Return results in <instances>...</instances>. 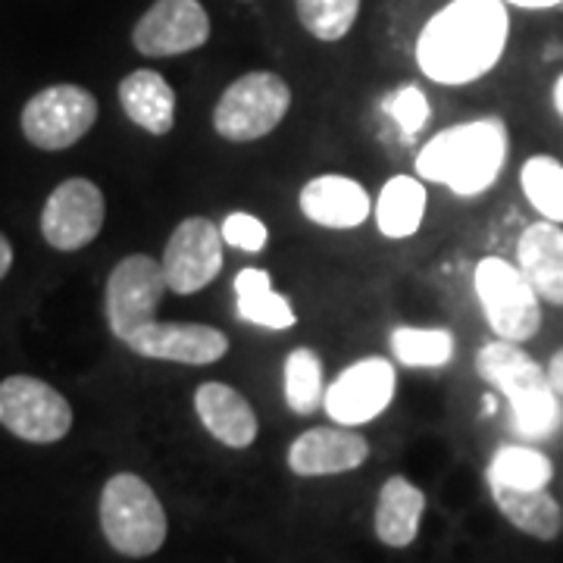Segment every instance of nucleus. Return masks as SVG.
Instances as JSON below:
<instances>
[{"label": "nucleus", "mask_w": 563, "mask_h": 563, "mask_svg": "<svg viewBox=\"0 0 563 563\" xmlns=\"http://www.w3.org/2000/svg\"><path fill=\"white\" fill-rule=\"evenodd\" d=\"M166 288L169 285H166V273H163L161 261H154L147 254L122 257L113 266V273L107 279V295H103L110 332L120 342H125L144 322L157 320V310H161Z\"/></svg>", "instance_id": "1a4fd4ad"}, {"label": "nucleus", "mask_w": 563, "mask_h": 563, "mask_svg": "<svg viewBox=\"0 0 563 563\" xmlns=\"http://www.w3.org/2000/svg\"><path fill=\"white\" fill-rule=\"evenodd\" d=\"M398 388L395 363L385 357H363L347 366L335 383L325 388V413L339 426H363L388 410Z\"/></svg>", "instance_id": "ddd939ff"}, {"label": "nucleus", "mask_w": 563, "mask_h": 563, "mask_svg": "<svg viewBox=\"0 0 563 563\" xmlns=\"http://www.w3.org/2000/svg\"><path fill=\"white\" fill-rule=\"evenodd\" d=\"M298 20L317 41H342L361 13V0H295Z\"/></svg>", "instance_id": "cd10ccee"}, {"label": "nucleus", "mask_w": 563, "mask_h": 563, "mask_svg": "<svg viewBox=\"0 0 563 563\" xmlns=\"http://www.w3.org/2000/svg\"><path fill=\"white\" fill-rule=\"evenodd\" d=\"M385 117H391L395 125L401 129V135L407 141H413L422 132V125L432 120V107L429 98L422 95L417 85H404L398 91L385 95L383 98Z\"/></svg>", "instance_id": "c85d7f7f"}, {"label": "nucleus", "mask_w": 563, "mask_h": 563, "mask_svg": "<svg viewBox=\"0 0 563 563\" xmlns=\"http://www.w3.org/2000/svg\"><path fill=\"white\" fill-rule=\"evenodd\" d=\"M476 295L492 332L504 342H529L542 329V298L517 263L485 257L476 266Z\"/></svg>", "instance_id": "423d86ee"}, {"label": "nucleus", "mask_w": 563, "mask_h": 563, "mask_svg": "<svg viewBox=\"0 0 563 563\" xmlns=\"http://www.w3.org/2000/svg\"><path fill=\"white\" fill-rule=\"evenodd\" d=\"M0 426L22 442L54 444L73 429V407L44 379L7 376L0 383Z\"/></svg>", "instance_id": "6e6552de"}, {"label": "nucleus", "mask_w": 563, "mask_h": 563, "mask_svg": "<svg viewBox=\"0 0 563 563\" xmlns=\"http://www.w3.org/2000/svg\"><path fill=\"white\" fill-rule=\"evenodd\" d=\"M548 379L554 385V391L563 398V347L554 351V357L548 361Z\"/></svg>", "instance_id": "7c9ffc66"}, {"label": "nucleus", "mask_w": 563, "mask_h": 563, "mask_svg": "<svg viewBox=\"0 0 563 563\" xmlns=\"http://www.w3.org/2000/svg\"><path fill=\"white\" fill-rule=\"evenodd\" d=\"M10 266H13V244L7 242V235L0 232V279L10 273Z\"/></svg>", "instance_id": "2f4dec72"}, {"label": "nucleus", "mask_w": 563, "mask_h": 563, "mask_svg": "<svg viewBox=\"0 0 563 563\" xmlns=\"http://www.w3.org/2000/svg\"><path fill=\"white\" fill-rule=\"evenodd\" d=\"M492 498L504 514V520L517 526L520 532L551 542L563 529V510L544 488H510V485H488Z\"/></svg>", "instance_id": "412c9836"}, {"label": "nucleus", "mask_w": 563, "mask_h": 563, "mask_svg": "<svg viewBox=\"0 0 563 563\" xmlns=\"http://www.w3.org/2000/svg\"><path fill=\"white\" fill-rule=\"evenodd\" d=\"M554 110L561 113V120H563V76L554 81Z\"/></svg>", "instance_id": "72a5a7b5"}, {"label": "nucleus", "mask_w": 563, "mask_h": 563, "mask_svg": "<svg viewBox=\"0 0 563 563\" xmlns=\"http://www.w3.org/2000/svg\"><path fill=\"white\" fill-rule=\"evenodd\" d=\"M210 41V16L201 0H154L132 29L144 57H181Z\"/></svg>", "instance_id": "f8f14e48"}, {"label": "nucleus", "mask_w": 563, "mask_h": 563, "mask_svg": "<svg viewBox=\"0 0 563 563\" xmlns=\"http://www.w3.org/2000/svg\"><path fill=\"white\" fill-rule=\"evenodd\" d=\"M122 344L147 361L185 363V366H210L229 354L225 332L207 322L151 320L135 329Z\"/></svg>", "instance_id": "4468645a"}, {"label": "nucleus", "mask_w": 563, "mask_h": 563, "mask_svg": "<svg viewBox=\"0 0 563 563\" xmlns=\"http://www.w3.org/2000/svg\"><path fill=\"white\" fill-rule=\"evenodd\" d=\"M285 404L291 413H313L325 401V385H322V361L317 351L310 347H295L285 357Z\"/></svg>", "instance_id": "393cba45"}, {"label": "nucleus", "mask_w": 563, "mask_h": 563, "mask_svg": "<svg viewBox=\"0 0 563 563\" xmlns=\"http://www.w3.org/2000/svg\"><path fill=\"white\" fill-rule=\"evenodd\" d=\"M301 213L322 229H357L373 213V198L351 176H317L301 188Z\"/></svg>", "instance_id": "dca6fc26"}, {"label": "nucleus", "mask_w": 563, "mask_h": 563, "mask_svg": "<svg viewBox=\"0 0 563 563\" xmlns=\"http://www.w3.org/2000/svg\"><path fill=\"white\" fill-rule=\"evenodd\" d=\"M504 3H514L523 10H548V7H561L563 0H504Z\"/></svg>", "instance_id": "473e14b6"}, {"label": "nucleus", "mask_w": 563, "mask_h": 563, "mask_svg": "<svg viewBox=\"0 0 563 563\" xmlns=\"http://www.w3.org/2000/svg\"><path fill=\"white\" fill-rule=\"evenodd\" d=\"M107 220L103 191L91 179L60 181L41 210V235L54 251H81L101 235Z\"/></svg>", "instance_id": "9d476101"}, {"label": "nucleus", "mask_w": 563, "mask_h": 563, "mask_svg": "<svg viewBox=\"0 0 563 563\" xmlns=\"http://www.w3.org/2000/svg\"><path fill=\"white\" fill-rule=\"evenodd\" d=\"M222 232L207 217L181 220L163 247V273L166 285L176 295H195L220 276L222 269Z\"/></svg>", "instance_id": "9b49d317"}, {"label": "nucleus", "mask_w": 563, "mask_h": 563, "mask_svg": "<svg viewBox=\"0 0 563 563\" xmlns=\"http://www.w3.org/2000/svg\"><path fill=\"white\" fill-rule=\"evenodd\" d=\"M488 485H510V488H548L554 466L542 451L529 444H504L488 463Z\"/></svg>", "instance_id": "b1692460"}, {"label": "nucleus", "mask_w": 563, "mask_h": 563, "mask_svg": "<svg viewBox=\"0 0 563 563\" xmlns=\"http://www.w3.org/2000/svg\"><path fill=\"white\" fill-rule=\"evenodd\" d=\"M125 117L151 135H166L176 125V91L154 69H135L120 81Z\"/></svg>", "instance_id": "6ab92c4d"}, {"label": "nucleus", "mask_w": 563, "mask_h": 563, "mask_svg": "<svg viewBox=\"0 0 563 563\" xmlns=\"http://www.w3.org/2000/svg\"><path fill=\"white\" fill-rule=\"evenodd\" d=\"M376 225L385 239H410L417 235L426 217V185L413 176H391L373 203Z\"/></svg>", "instance_id": "5701e85b"}, {"label": "nucleus", "mask_w": 563, "mask_h": 563, "mask_svg": "<svg viewBox=\"0 0 563 563\" xmlns=\"http://www.w3.org/2000/svg\"><path fill=\"white\" fill-rule=\"evenodd\" d=\"M369 457V442L351 426H317L301 432L288 448V466L295 476H339L363 466Z\"/></svg>", "instance_id": "2eb2a0df"}, {"label": "nucleus", "mask_w": 563, "mask_h": 563, "mask_svg": "<svg viewBox=\"0 0 563 563\" xmlns=\"http://www.w3.org/2000/svg\"><path fill=\"white\" fill-rule=\"evenodd\" d=\"M517 266L539 298L563 307V229L561 222H536L517 242Z\"/></svg>", "instance_id": "a211bd4d"}, {"label": "nucleus", "mask_w": 563, "mask_h": 563, "mask_svg": "<svg viewBox=\"0 0 563 563\" xmlns=\"http://www.w3.org/2000/svg\"><path fill=\"white\" fill-rule=\"evenodd\" d=\"M426 495L404 476H391L376 504V536L388 548H407L417 542Z\"/></svg>", "instance_id": "aec40b11"}, {"label": "nucleus", "mask_w": 563, "mask_h": 563, "mask_svg": "<svg viewBox=\"0 0 563 563\" xmlns=\"http://www.w3.org/2000/svg\"><path fill=\"white\" fill-rule=\"evenodd\" d=\"M222 242L244 254H257L269 242V229L266 222L257 220L254 213H229L220 225Z\"/></svg>", "instance_id": "c756f323"}, {"label": "nucleus", "mask_w": 563, "mask_h": 563, "mask_svg": "<svg viewBox=\"0 0 563 563\" xmlns=\"http://www.w3.org/2000/svg\"><path fill=\"white\" fill-rule=\"evenodd\" d=\"M476 373L510 404L514 429L523 439H551L563 426V398L548 379V369L517 342L495 339L479 351Z\"/></svg>", "instance_id": "7ed1b4c3"}, {"label": "nucleus", "mask_w": 563, "mask_h": 563, "mask_svg": "<svg viewBox=\"0 0 563 563\" xmlns=\"http://www.w3.org/2000/svg\"><path fill=\"white\" fill-rule=\"evenodd\" d=\"M101 529L122 558H151L166 542L169 523L151 485L135 473H117L101 492Z\"/></svg>", "instance_id": "20e7f679"}, {"label": "nucleus", "mask_w": 563, "mask_h": 563, "mask_svg": "<svg viewBox=\"0 0 563 563\" xmlns=\"http://www.w3.org/2000/svg\"><path fill=\"white\" fill-rule=\"evenodd\" d=\"M391 354L404 366H444L454 357V335L448 329H417V325H398L391 332Z\"/></svg>", "instance_id": "bb28decb"}, {"label": "nucleus", "mask_w": 563, "mask_h": 563, "mask_svg": "<svg viewBox=\"0 0 563 563\" xmlns=\"http://www.w3.org/2000/svg\"><path fill=\"white\" fill-rule=\"evenodd\" d=\"M22 135L41 151L79 144L98 122V98L81 85H47L22 107Z\"/></svg>", "instance_id": "0eeeda50"}, {"label": "nucleus", "mask_w": 563, "mask_h": 563, "mask_svg": "<svg viewBox=\"0 0 563 563\" xmlns=\"http://www.w3.org/2000/svg\"><path fill=\"white\" fill-rule=\"evenodd\" d=\"M526 201L532 203L544 220L563 222V163L551 154H536L520 169Z\"/></svg>", "instance_id": "a878e982"}, {"label": "nucleus", "mask_w": 563, "mask_h": 563, "mask_svg": "<svg viewBox=\"0 0 563 563\" xmlns=\"http://www.w3.org/2000/svg\"><path fill=\"white\" fill-rule=\"evenodd\" d=\"M291 88L279 73H244L220 95L213 107V129L225 141H257L266 139L288 113Z\"/></svg>", "instance_id": "39448f33"}, {"label": "nucleus", "mask_w": 563, "mask_h": 563, "mask_svg": "<svg viewBox=\"0 0 563 563\" xmlns=\"http://www.w3.org/2000/svg\"><path fill=\"white\" fill-rule=\"evenodd\" d=\"M235 307L244 322H254L269 332H285L298 322L291 301L273 288L269 273L261 266H244L235 276Z\"/></svg>", "instance_id": "4be33fe9"}, {"label": "nucleus", "mask_w": 563, "mask_h": 563, "mask_svg": "<svg viewBox=\"0 0 563 563\" xmlns=\"http://www.w3.org/2000/svg\"><path fill=\"white\" fill-rule=\"evenodd\" d=\"M195 410H198L203 429L225 448H235V451L251 448L261 432L254 407L232 385L203 383L195 391Z\"/></svg>", "instance_id": "f3484780"}, {"label": "nucleus", "mask_w": 563, "mask_h": 563, "mask_svg": "<svg viewBox=\"0 0 563 563\" xmlns=\"http://www.w3.org/2000/svg\"><path fill=\"white\" fill-rule=\"evenodd\" d=\"M510 135L498 117L461 122L442 129L422 144L417 173L422 181L451 188L461 198L485 195L507 166Z\"/></svg>", "instance_id": "f03ea898"}, {"label": "nucleus", "mask_w": 563, "mask_h": 563, "mask_svg": "<svg viewBox=\"0 0 563 563\" xmlns=\"http://www.w3.org/2000/svg\"><path fill=\"white\" fill-rule=\"evenodd\" d=\"M510 35L504 0H451L422 25L417 63L439 85H470L492 73Z\"/></svg>", "instance_id": "f257e3e1"}, {"label": "nucleus", "mask_w": 563, "mask_h": 563, "mask_svg": "<svg viewBox=\"0 0 563 563\" xmlns=\"http://www.w3.org/2000/svg\"><path fill=\"white\" fill-rule=\"evenodd\" d=\"M485 413H488V417H492V413H495V395H485Z\"/></svg>", "instance_id": "f704fd0d"}]
</instances>
